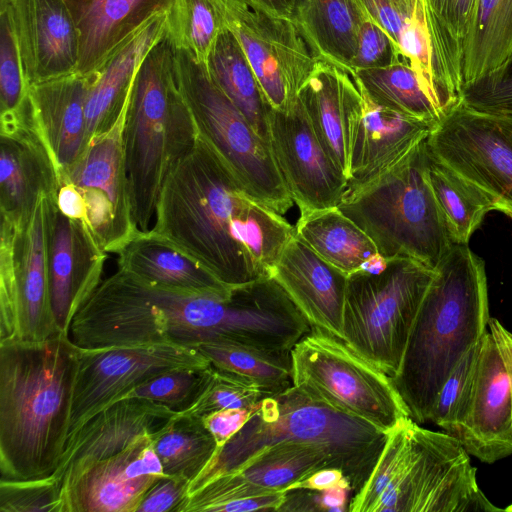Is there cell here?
Segmentation results:
<instances>
[{
    "label": "cell",
    "instance_id": "obj_36",
    "mask_svg": "<svg viewBox=\"0 0 512 512\" xmlns=\"http://www.w3.org/2000/svg\"><path fill=\"white\" fill-rule=\"evenodd\" d=\"M427 177L453 244H468L485 215L496 210L494 203L482 190L428 150Z\"/></svg>",
    "mask_w": 512,
    "mask_h": 512
},
{
    "label": "cell",
    "instance_id": "obj_51",
    "mask_svg": "<svg viewBox=\"0 0 512 512\" xmlns=\"http://www.w3.org/2000/svg\"><path fill=\"white\" fill-rule=\"evenodd\" d=\"M190 481L178 476L159 479L145 493L137 512H178L188 496Z\"/></svg>",
    "mask_w": 512,
    "mask_h": 512
},
{
    "label": "cell",
    "instance_id": "obj_39",
    "mask_svg": "<svg viewBox=\"0 0 512 512\" xmlns=\"http://www.w3.org/2000/svg\"><path fill=\"white\" fill-rule=\"evenodd\" d=\"M195 348L211 365L249 380L267 396L292 386L291 352L270 351L228 342H207Z\"/></svg>",
    "mask_w": 512,
    "mask_h": 512
},
{
    "label": "cell",
    "instance_id": "obj_42",
    "mask_svg": "<svg viewBox=\"0 0 512 512\" xmlns=\"http://www.w3.org/2000/svg\"><path fill=\"white\" fill-rule=\"evenodd\" d=\"M402 55L430 98L447 114L455 105L437 84L424 0H414L413 9L399 40Z\"/></svg>",
    "mask_w": 512,
    "mask_h": 512
},
{
    "label": "cell",
    "instance_id": "obj_33",
    "mask_svg": "<svg viewBox=\"0 0 512 512\" xmlns=\"http://www.w3.org/2000/svg\"><path fill=\"white\" fill-rule=\"evenodd\" d=\"M476 0H424L438 86L454 103L461 101L464 47Z\"/></svg>",
    "mask_w": 512,
    "mask_h": 512
},
{
    "label": "cell",
    "instance_id": "obj_6",
    "mask_svg": "<svg viewBox=\"0 0 512 512\" xmlns=\"http://www.w3.org/2000/svg\"><path fill=\"white\" fill-rule=\"evenodd\" d=\"M426 139L381 177L346 191L338 208L385 259L435 269L454 244L428 181Z\"/></svg>",
    "mask_w": 512,
    "mask_h": 512
},
{
    "label": "cell",
    "instance_id": "obj_5",
    "mask_svg": "<svg viewBox=\"0 0 512 512\" xmlns=\"http://www.w3.org/2000/svg\"><path fill=\"white\" fill-rule=\"evenodd\" d=\"M197 138L177 86L174 49L165 34L137 71L125 118V163L133 216L140 230L150 229L167 175Z\"/></svg>",
    "mask_w": 512,
    "mask_h": 512
},
{
    "label": "cell",
    "instance_id": "obj_22",
    "mask_svg": "<svg viewBox=\"0 0 512 512\" xmlns=\"http://www.w3.org/2000/svg\"><path fill=\"white\" fill-rule=\"evenodd\" d=\"M469 455L491 464L512 454V390L490 331L481 339L472 394L454 435Z\"/></svg>",
    "mask_w": 512,
    "mask_h": 512
},
{
    "label": "cell",
    "instance_id": "obj_27",
    "mask_svg": "<svg viewBox=\"0 0 512 512\" xmlns=\"http://www.w3.org/2000/svg\"><path fill=\"white\" fill-rule=\"evenodd\" d=\"M88 87L87 76L72 73L35 84L27 91L32 122L52 156L60 180L86 147Z\"/></svg>",
    "mask_w": 512,
    "mask_h": 512
},
{
    "label": "cell",
    "instance_id": "obj_48",
    "mask_svg": "<svg viewBox=\"0 0 512 512\" xmlns=\"http://www.w3.org/2000/svg\"><path fill=\"white\" fill-rule=\"evenodd\" d=\"M461 101L477 111L512 116V54L498 68L464 84Z\"/></svg>",
    "mask_w": 512,
    "mask_h": 512
},
{
    "label": "cell",
    "instance_id": "obj_18",
    "mask_svg": "<svg viewBox=\"0 0 512 512\" xmlns=\"http://www.w3.org/2000/svg\"><path fill=\"white\" fill-rule=\"evenodd\" d=\"M59 173L36 130L27 104L0 114L1 217L23 225L43 195H55Z\"/></svg>",
    "mask_w": 512,
    "mask_h": 512
},
{
    "label": "cell",
    "instance_id": "obj_35",
    "mask_svg": "<svg viewBox=\"0 0 512 512\" xmlns=\"http://www.w3.org/2000/svg\"><path fill=\"white\" fill-rule=\"evenodd\" d=\"M511 54L512 0H476L464 47L463 85L498 68Z\"/></svg>",
    "mask_w": 512,
    "mask_h": 512
},
{
    "label": "cell",
    "instance_id": "obj_8",
    "mask_svg": "<svg viewBox=\"0 0 512 512\" xmlns=\"http://www.w3.org/2000/svg\"><path fill=\"white\" fill-rule=\"evenodd\" d=\"M434 269L408 258H394L380 273L348 276L343 341L393 377Z\"/></svg>",
    "mask_w": 512,
    "mask_h": 512
},
{
    "label": "cell",
    "instance_id": "obj_50",
    "mask_svg": "<svg viewBox=\"0 0 512 512\" xmlns=\"http://www.w3.org/2000/svg\"><path fill=\"white\" fill-rule=\"evenodd\" d=\"M356 2L364 14L383 29L400 49V35L410 18L414 0H356Z\"/></svg>",
    "mask_w": 512,
    "mask_h": 512
},
{
    "label": "cell",
    "instance_id": "obj_3",
    "mask_svg": "<svg viewBox=\"0 0 512 512\" xmlns=\"http://www.w3.org/2000/svg\"><path fill=\"white\" fill-rule=\"evenodd\" d=\"M484 261L454 244L434 269L397 373L390 377L409 417L430 421L437 395L457 363L488 331Z\"/></svg>",
    "mask_w": 512,
    "mask_h": 512
},
{
    "label": "cell",
    "instance_id": "obj_32",
    "mask_svg": "<svg viewBox=\"0 0 512 512\" xmlns=\"http://www.w3.org/2000/svg\"><path fill=\"white\" fill-rule=\"evenodd\" d=\"M296 235L347 276L364 271L381 255L370 237L338 207L301 211Z\"/></svg>",
    "mask_w": 512,
    "mask_h": 512
},
{
    "label": "cell",
    "instance_id": "obj_4",
    "mask_svg": "<svg viewBox=\"0 0 512 512\" xmlns=\"http://www.w3.org/2000/svg\"><path fill=\"white\" fill-rule=\"evenodd\" d=\"M386 438L387 432L376 426L314 401L290 386L258 403L245 425L190 482L188 495L239 469L265 449L290 442L326 448L349 480L354 495L368 481Z\"/></svg>",
    "mask_w": 512,
    "mask_h": 512
},
{
    "label": "cell",
    "instance_id": "obj_30",
    "mask_svg": "<svg viewBox=\"0 0 512 512\" xmlns=\"http://www.w3.org/2000/svg\"><path fill=\"white\" fill-rule=\"evenodd\" d=\"M354 83L351 71L317 59L312 73L297 95L322 147L346 179V105Z\"/></svg>",
    "mask_w": 512,
    "mask_h": 512
},
{
    "label": "cell",
    "instance_id": "obj_24",
    "mask_svg": "<svg viewBox=\"0 0 512 512\" xmlns=\"http://www.w3.org/2000/svg\"><path fill=\"white\" fill-rule=\"evenodd\" d=\"M177 412L142 398L118 400L68 435L55 474L62 488L90 465L125 449L136 438L157 429Z\"/></svg>",
    "mask_w": 512,
    "mask_h": 512
},
{
    "label": "cell",
    "instance_id": "obj_34",
    "mask_svg": "<svg viewBox=\"0 0 512 512\" xmlns=\"http://www.w3.org/2000/svg\"><path fill=\"white\" fill-rule=\"evenodd\" d=\"M206 68L256 133L269 143L268 117L271 107L240 44L227 28L218 36Z\"/></svg>",
    "mask_w": 512,
    "mask_h": 512
},
{
    "label": "cell",
    "instance_id": "obj_38",
    "mask_svg": "<svg viewBox=\"0 0 512 512\" xmlns=\"http://www.w3.org/2000/svg\"><path fill=\"white\" fill-rule=\"evenodd\" d=\"M152 446L168 476L194 480L218 447L201 418L176 413L150 433Z\"/></svg>",
    "mask_w": 512,
    "mask_h": 512
},
{
    "label": "cell",
    "instance_id": "obj_14",
    "mask_svg": "<svg viewBox=\"0 0 512 512\" xmlns=\"http://www.w3.org/2000/svg\"><path fill=\"white\" fill-rule=\"evenodd\" d=\"M128 102L129 99L107 130L91 138L60 180L79 193L84 205V222L101 247L107 253L116 254L141 231L133 216L125 163Z\"/></svg>",
    "mask_w": 512,
    "mask_h": 512
},
{
    "label": "cell",
    "instance_id": "obj_46",
    "mask_svg": "<svg viewBox=\"0 0 512 512\" xmlns=\"http://www.w3.org/2000/svg\"><path fill=\"white\" fill-rule=\"evenodd\" d=\"M62 482L55 475L0 478V512H62Z\"/></svg>",
    "mask_w": 512,
    "mask_h": 512
},
{
    "label": "cell",
    "instance_id": "obj_13",
    "mask_svg": "<svg viewBox=\"0 0 512 512\" xmlns=\"http://www.w3.org/2000/svg\"><path fill=\"white\" fill-rule=\"evenodd\" d=\"M426 147L512 218V116L477 111L460 101L427 137Z\"/></svg>",
    "mask_w": 512,
    "mask_h": 512
},
{
    "label": "cell",
    "instance_id": "obj_49",
    "mask_svg": "<svg viewBox=\"0 0 512 512\" xmlns=\"http://www.w3.org/2000/svg\"><path fill=\"white\" fill-rule=\"evenodd\" d=\"M402 61L407 62L391 37L366 16L361 24L351 72L386 67Z\"/></svg>",
    "mask_w": 512,
    "mask_h": 512
},
{
    "label": "cell",
    "instance_id": "obj_23",
    "mask_svg": "<svg viewBox=\"0 0 512 512\" xmlns=\"http://www.w3.org/2000/svg\"><path fill=\"white\" fill-rule=\"evenodd\" d=\"M27 87L76 72L79 33L65 0H10Z\"/></svg>",
    "mask_w": 512,
    "mask_h": 512
},
{
    "label": "cell",
    "instance_id": "obj_40",
    "mask_svg": "<svg viewBox=\"0 0 512 512\" xmlns=\"http://www.w3.org/2000/svg\"><path fill=\"white\" fill-rule=\"evenodd\" d=\"M224 28L212 0H175L167 13L166 37L173 48L205 65Z\"/></svg>",
    "mask_w": 512,
    "mask_h": 512
},
{
    "label": "cell",
    "instance_id": "obj_26",
    "mask_svg": "<svg viewBox=\"0 0 512 512\" xmlns=\"http://www.w3.org/2000/svg\"><path fill=\"white\" fill-rule=\"evenodd\" d=\"M79 33L75 73L88 76L175 0H65Z\"/></svg>",
    "mask_w": 512,
    "mask_h": 512
},
{
    "label": "cell",
    "instance_id": "obj_16",
    "mask_svg": "<svg viewBox=\"0 0 512 512\" xmlns=\"http://www.w3.org/2000/svg\"><path fill=\"white\" fill-rule=\"evenodd\" d=\"M268 142L300 212L338 207L347 179L322 147L298 97L286 110L270 109Z\"/></svg>",
    "mask_w": 512,
    "mask_h": 512
},
{
    "label": "cell",
    "instance_id": "obj_17",
    "mask_svg": "<svg viewBox=\"0 0 512 512\" xmlns=\"http://www.w3.org/2000/svg\"><path fill=\"white\" fill-rule=\"evenodd\" d=\"M436 126L375 104L355 80L346 105V191L365 186L393 169Z\"/></svg>",
    "mask_w": 512,
    "mask_h": 512
},
{
    "label": "cell",
    "instance_id": "obj_41",
    "mask_svg": "<svg viewBox=\"0 0 512 512\" xmlns=\"http://www.w3.org/2000/svg\"><path fill=\"white\" fill-rule=\"evenodd\" d=\"M414 422L409 416L405 417L387 432L386 442L368 481L350 498L349 512H373L379 498L409 458Z\"/></svg>",
    "mask_w": 512,
    "mask_h": 512
},
{
    "label": "cell",
    "instance_id": "obj_9",
    "mask_svg": "<svg viewBox=\"0 0 512 512\" xmlns=\"http://www.w3.org/2000/svg\"><path fill=\"white\" fill-rule=\"evenodd\" d=\"M292 386L388 432L408 410L390 376L343 340L311 327L291 350Z\"/></svg>",
    "mask_w": 512,
    "mask_h": 512
},
{
    "label": "cell",
    "instance_id": "obj_44",
    "mask_svg": "<svg viewBox=\"0 0 512 512\" xmlns=\"http://www.w3.org/2000/svg\"><path fill=\"white\" fill-rule=\"evenodd\" d=\"M481 340L457 363L443 383L432 408L430 421L455 435L470 402Z\"/></svg>",
    "mask_w": 512,
    "mask_h": 512
},
{
    "label": "cell",
    "instance_id": "obj_52",
    "mask_svg": "<svg viewBox=\"0 0 512 512\" xmlns=\"http://www.w3.org/2000/svg\"><path fill=\"white\" fill-rule=\"evenodd\" d=\"M255 408L222 409L201 417L218 450L245 425Z\"/></svg>",
    "mask_w": 512,
    "mask_h": 512
},
{
    "label": "cell",
    "instance_id": "obj_12",
    "mask_svg": "<svg viewBox=\"0 0 512 512\" xmlns=\"http://www.w3.org/2000/svg\"><path fill=\"white\" fill-rule=\"evenodd\" d=\"M237 39L272 109L286 110L317 61L295 19L276 15L258 0H212Z\"/></svg>",
    "mask_w": 512,
    "mask_h": 512
},
{
    "label": "cell",
    "instance_id": "obj_11",
    "mask_svg": "<svg viewBox=\"0 0 512 512\" xmlns=\"http://www.w3.org/2000/svg\"><path fill=\"white\" fill-rule=\"evenodd\" d=\"M476 480L468 452L447 432L413 424L409 458L373 512H496Z\"/></svg>",
    "mask_w": 512,
    "mask_h": 512
},
{
    "label": "cell",
    "instance_id": "obj_2",
    "mask_svg": "<svg viewBox=\"0 0 512 512\" xmlns=\"http://www.w3.org/2000/svg\"><path fill=\"white\" fill-rule=\"evenodd\" d=\"M77 368L68 333L0 343L1 479L55 472L69 435Z\"/></svg>",
    "mask_w": 512,
    "mask_h": 512
},
{
    "label": "cell",
    "instance_id": "obj_37",
    "mask_svg": "<svg viewBox=\"0 0 512 512\" xmlns=\"http://www.w3.org/2000/svg\"><path fill=\"white\" fill-rule=\"evenodd\" d=\"M352 73L366 95L385 109L435 125L446 115L423 89L408 62Z\"/></svg>",
    "mask_w": 512,
    "mask_h": 512
},
{
    "label": "cell",
    "instance_id": "obj_25",
    "mask_svg": "<svg viewBox=\"0 0 512 512\" xmlns=\"http://www.w3.org/2000/svg\"><path fill=\"white\" fill-rule=\"evenodd\" d=\"M272 277L311 327L343 340L346 274L326 262L295 235L282 252Z\"/></svg>",
    "mask_w": 512,
    "mask_h": 512
},
{
    "label": "cell",
    "instance_id": "obj_54",
    "mask_svg": "<svg viewBox=\"0 0 512 512\" xmlns=\"http://www.w3.org/2000/svg\"><path fill=\"white\" fill-rule=\"evenodd\" d=\"M344 482L349 480L339 468L324 467L294 482L285 491L292 489L322 491Z\"/></svg>",
    "mask_w": 512,
    "mask_h": 512
},
{
    "label": "cell",
    "instance_id": "obj_7",
    "mask_svg": "<svg viewBox=\"0 0 512 512\" xmlns=\"http://www.w3.org/2000/svg\"><path fill=\"white\" fill-rule=\"evenodd\" d=\"M174 65L177 86L198 136L225 162L251 197L286 214L294 202L269 143L214 82L205 64L174 49Z\"/></svg>",
    "mask_w": 512,
    "mask_h": 512
},
{
    "label": "cell",
    "instance_id": "obj_28",
    "mask_svg": "<svg viewBox=\"0 0 512 512\" xmlns=\"http://www.w3.org/2000/svg\"><path fill=\"white\" fill-rule=\"evenodd\" d=\"M117 255L119 269L153 288L226 296L233 287L151 229L141 230Z\"/></svg>",
    "mask_w": 512,
    "mask_h": 512
},
{
    "label": "cell",
    "instance_id": "obj_47",
    "mask_svg": "<svg viewBox=\"0 0 512 512\" xmlns=\"http://www.w3.org/2000/svg\"><path fill=\"white\" fill-rule=\"evenodd\" d=\"M9 5L0 9V114L17 110L27 95Z\"/></svg>",
    "mask_w": 512,
    "mask_h": 512
},
{
    "label": "cell",
    "instance_id": "obj_19",
    "mask_svg": "<svg viewBox=\"0 0 512 512\" xmlns=\"http://www.w3.org/2000/svg\"><path fill=\"white\" fill-rule=\"evenodd\" d=\"M150 433L90 465L63 486L62 512H137L145 493L167 476Z\"/></svg>",
    "mask_w": 512,
    "mask_h": 512
},
{
    "label": "cell",
    "instance_id": "obj_20",
    "mask_svg": "<svg viewBox=\"0 0 512 512\" xmlns=\"http://www.w3.org/2000/svg\"><path fill=\"white\" fill-rule=\"evenodd\" d=\"M51 198L48 266L53 315L68 333L77 312L102 282L107 252L88 225L62 213Z\"/></svg>",
    "mask_w": 512,
    "mask_h": 512
},
{
    "label": "cell",
    "instance_id": "obj_10",
    "mask_svg": "<svg viewBox=\"0 0 512 512\" xmlns=\"http://www.w3.org/2000/svg\"><path fill=\"white\" fill-rule=\"evenodd\" d=\"M52 196H41L23 225L1 217L0 343L62 333L53 315L48 266Z\"/></svg>",
    "mask_w": 512,
    "mask_h": 512
},
{
    "label": "cell",
    "instance_id": "obj_45",
    "mask_svg": "<svg viewBox=\"0 0 512 512\" xmlns=\"http://www.w3.org/2000/svg\"><path fill=\"white\" fill-rule=\"evenodd\" d=\"M210 366L205 369L181 368L162 372L132 389L124 398L147 399L176 412L183 411L200 393Z\"/></svg>",
    "mask_w": 512,
    "mask_h": 512
},
{
    "label": "cell",
    "instance_id": "obj_31",
    "mask_svg": "<svg viewBox=\"0 0 512 512\" xmlns=\"http://www.w3.org/2000/svg\"><path fill=\"white\" fill-rule=\"evenodd\" d=\"M365 17L356 0H302L295 21L316 59L351 71Z\"/></svg>",
    "mask_w": 512,
    "mask_h": 512
},
{
    "label": "cell",
    "instance_id": "obj_15",
    "mask_svg": "<svg viewBox=\"0 0 512 512\" xmlns=\"http://www.w3.org/2000/svg\"><path fill=\"white\" fill-rule=\"evenodd\" d=\"M210 365L196 348L173 343L78 348L69 434L157 374L181 368L205 369Z\"/></svg>",
    "mask_w": 512,
    "mask_h": 512
},
{
    "label": "cell",
    "instance_id": "obj_21",
    "mask_svg": "<svg viewBox=\"0 0 512 512\" xmlns=\"http://www.w3.org/2000/svg\"><path fill=\"white\" fill-rule=\"evenodd\" d=\"M324 467L339 468L326 448L307 443H281L188 495L178 512H213L216 506L231 500L285 491L294 482Z\"/></svg>",
    "mask_w": 512,
    "mask_h": 512
},
{
    "label": "cell",
    "instance_id": "obj_56",
    "mask_svg": "<svg viewBox=\"0 0 512 512\" xmlns=\"http://www.w3.org/2000/svg\"><path fill=\"white\" fill-rule=\"evenodd\" d=\"M264 7L272 13L295 19L298 8L302 0H258Z\"/></svg>",
    "mask_w": 512,
    "mask_h": 512
},
{
    "label": "cell",
    "instance_id": "obj_43",
    "mask_svg": "<svg viewBox=\"0 0 512 512\" xmlns=\"http://www.w3.org/2000/svg\"><path fill=\"white\" fill-rule=\"evenodd\" d=\"M266 396L249 380L211 365L196 399L178 413L201 418L222 409L254 408Z\"/></svg>",
    "mask_w": 512,
    "mask_h": 512
},
{
    "label": "cell",
    "instance_id": "obj_29",
    "mask_svg": "<svg viewBox=\"0 0 512 512\" xmlns=\"http://www.w3.org/2000/svg\"><path fill=\"white\" fill-rule=\"evenodd\" d=\"M166 20L167 14L152 19L87 76L86 146L92 137L107 130L124 109L142 61L166 34Z\"/></svg>",
    "mask_w": 512,
    "mask_h": 512
},
{
    "label": "cell",
    "instance_id": "obj_1",
    "mask_svg": "<svg viewBox=\"0 0 512 512\" xmlns=\"http://www.w3.org/2000/svg\"><path fill=\"white\" fill-rule=\"evenodd\" d=\"M150 229L228 286L272 277L296 235L199 136L167 175Z\"/></svg>",
    "mask_w": 512,
    "mask_h": 512
},
{
    "label": "cell",
    "instance_id": "obj_58",
    "mask_svg": "<svg viewBox=\"0 0 512 512\" xmlns=\"http://www.w3.org/2000/svg\"><path fill=\"white\" fill-rule=\"evenodd\" d=\"M505 511L512 512V504H511V505H509V506L505 509Z\"/></svg>",
    "mask_w": 512,
    "mask_h": 512
},
{
    "label": "cell",
    "instance_id": "obj_53",
    "mask_svg": "<svg viewBox=\"0 0 512 512\" xmlns=\"http://www.w3.org/2000/svg\"><path fill=\"white\" fill-rule=\"evenodd\" d=\"M350 492L352 487L349 482L340 483L322 491L313 490L315 511H348Z\"/></svg>",
    "mask_w": 512,
    "mask_h": 512
},
{
    "label": "cell",
    "instance_id": "obj_57",
    "mask_svg": "<svg viewBox=\"0 0 512 512\" xmlns=\"http://www.w3.org/2000/svg\"><path fill=\"white\" fill-rule=\"evenodd\" d=\"M10 3V0H0V9L8 6Z\"/></svg>",
    "mask_w": 512,
    "mask_h": 512
},
{
    "label": "cell",
    "instance_id": "obj_55",
    "mask_svg": "<svg viewBox=\"0 0 512 512\" xmlns=\"http://www.w3.org/2000/svg\"><path fill=\"white\" fill-rule=\"evenodd\" d=\"M488 329L493 335L504 362L512 390V333L495 318H491Z\"/></svg>",
    "mask_w": 512,
    "mask_h": 512
}]
</instances>
